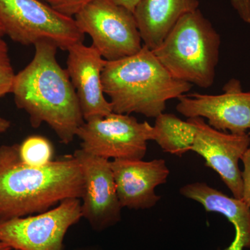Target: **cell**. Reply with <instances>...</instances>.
Wrapping results in <instances>:
<instances>
[{"mask_svg":"<svg viewBox=\"0 0 250 250\" xmlns=\"http://www.w3.org/2000/svg\"><path fill=\"white\" fill-rule=\"evenodd\" d=\"M82 218L81 199H66L38 215L0 218V241L13 250H62L67 230Z\"/></svg>","mask_w":250,"mask_h":250,"instance_id":"obj_8","label":"cell"},{"mask_svg":"<svg viewBox=\"0 0 250 250\" xmlns=\"http://www.w3.org/2000/svg\"><path fill=\"white\" fill-rule=\"evenodd\" d=\"M113 2L126 8V9L129 10L131 12L134 13L136 6L140 2L141 0H112Z\"/></svg>","mask_w":250,"mask_h":250,"instance_id":"obj_22","label":"cell"},{"mask_svg":"<svg viewBox=\"0 0 250 250\" xmlns=\"http://www.w3.org/2000/svg\"><path fill=\"white\" fill-rule=\"evenodd\" d=\"M197 130L196 125L191 118L183 121L175 115L163 113L156 118L152 141L164 152L182 156L191 151Z\"/></svg>","mask_w":250,"mask_h":250,"instance_id":"obj_16","label":"cell"},{"mask_svg":"<svg viewBox=\"0 0 250 250\" xmlns=\"http://www.w3.org/2000/svg\"><path fill=\"white\" fill-rule=\"evenodd\" d=\"M11 247L8 246L6 243L0 241V250H12Z\"/></svg>","mask_w":250,"mask_h":250,"instance_id":"obj_24","label":"cell"},{"mask_svg":"<svg viewBox=\"0 0 250 250\" xmlns=\"http://www.w3.org/2000/svg\"><path fill=\"white\" fill-rule=\"evenodd\" d=\"M4 35H5L4 29H3L2 26L0 24V36H3Z\"/></svg>","mask_w":250,"mask_h":250,"instance_id":"obj_25","label":"cell"},{"mask_svg":"<svg viewBox=\"0 0 250 250\" xmlns=\"http://www.w3.org/2000/svg\"><path fill=\"white\" fill-rule=\"evenodd\" d=\"M84 188L73 155L41 167L23 164L19 144L0 147V218L24 217L50 209L69 198H82Z\"/></svg>","mask_w":250,"mask_h":250,"instance_id":"obj_2","label":"cell"},{"mask_svg":"<svg viewBox=\"0 0 250 250\" xmlns=\"http://www.w3.org/2000/svg\"></svg>","mask_w":250,"mask_h":250,"instance_id":"obj_28","label":"cell"},{"mask_svg":"<svg viewBox=\"0 0 250 250\" xmlns=\"http://www.w3.org/2000/svg\"><path fill=\"white\" fill-rule=\"evenodd\" d=\"M153 126L134 116L113 112L103 118L84 121L77 133L81 149L109 159L142 160L147 141H152Z\"/></svg>","mask_w":250,"mask_h":250,"instance_id":"obj_7","label":"cell"},{"mask_svg":"<svg viewBox=\"0 0 250 250\" xmlns=\"http://www.w3.org/2000/svg\"><path fill=\"white\" fill-rule=\"evenodd\" d=\"M199 4L198 0H141L134 15L144 45L157 48L179 20Z\"/></svg>","mask_w":250,"mask_h":250,"instance_id":"obj_15","label":"cell"},{"mask_svg":"<svg viewBox=\"0 0 250 250\" xmlns=\"http://www.w3.org/2000/svg\"><path fill=\"white\" fill-rule=\"evenodd\" d=\"M102 80L113 112L140 113L147 118L159 116L168 100L181 98L192 87L174 78L144 45L134 55L106 61Z\"/></svg>","mask_w":250,"mask_h":250,"instance_id":"obj_3","label":"cell"},{"mask_svg":"<svg viewBox=\"0 0 250 250\" xmlns=\"http://www.w3.org/2000/svg\"><path fill=\"white\" fill-rule=\"evenodd\" d=\"M230 1L242 21L250 24V0H230Z\"/></svg>","mask_w":250,"mask_h":250,"instance_id":"obj_21","label":"cell"},{"mask_svg":"<svg viewBox=\"0 0 250 250\" xmlns=\"http://www.w3.org/2000/svg\"><path fill=\"white\" fill-rule=\"evenodd\" d=\"M45 4L68 17H75L81 10L93 0H41Z\"/></svg>","mask_w":250,"mask_h":250,"instance_id":"obj_19","label":"cell"},{"mask_svg":"<svg viewBox=\"0 0 250 250\" xmlns=\"http://www.w3.org/2000/svg\"><path fill=\"white\" fill-rule=\"evenodd\" d=\"M78 250H98L95 249V248H84V249Z\"/></svg>","mask_w":250,"mask_h":250,"instance_id":"obj_26","label":"cell"},{"mask_svg":"<svg viewBox=\"0 0 250 250\" xmlns=\"http://www.w3.org/2000/svg\"><path fill=\"white\" fill-rule=\"evenodd\" d=\"M0 24L6 35L23 45L49 41L67 51L84 40L74 18L41 0H0Z\"/></svg>","mask_w":250,"mask_h":250,"instance_id":"obj_5","label":"cell"},{"mask_svg":"<svg viewBox=\"0 0 250 250\" xmlns=\"http://www.w3.org/2000/svg\"><path fill=\"white\" fill-rule=\"evenodd\" d=\"M16 74L11 65L9 47L0 36V99L12 93Z\"/></svg>","mask_w":250,"mask_h":250,"instance_id":"obj_18","label":"cell"},{"mask_svg":"<svg viewBox=\"0 0 250 250\" xmlns=\"http://www.w3.org/2000/svg\"><path fill=\"white\" fill-rule=\"evenodd\" d=\"M11 123L8 120L0 117V134L6 132L9 129Z\"/></svg>","mask_w":250,"mask_h":250,"instance_id":"obj_23","label":"cell"},{"mask_svg":"<svg viewBox=\"0 0 250 250\" xmlns=\"http://www.w3.org/2000/svg\"><path fill=\"white\" fill-rule=\"evenodd\" d=\"M184 197L199 202L207 212L225 217L235 228L234 240L224 250L250 249V209L242 199L230 197L203 182L188 184L179 190Z\"/></svg>","mask_w":250,"mask_h":250,"instance_id":"obj_14","label":"cell"},{"mask_svg":"<svg viewBox=\"0 0 250 250\" xmlns=\"http://www.w3.org/2000/svg\"></svg>","mask_w":250,"mask_h":250,"instance_id":"obj_27","label":"cell"},{"mask_svg":"<svg viewBox=\"0 0 250 250\" xmlns=\"http://www.w3.org/2000/svg\"><path fill=\"white\" fill-rule=\"evenodd\" d=\"M74 19L81 32L90 36L92 46L107 62L134 55L142 49L134 13L112 0H93Z\"/></svg>","mask_w":250,"mask_h":250,"instance_id":"obj_6","label":"cell"},{"mask_svg":"<svg viewBox=\"0 0 250 250\" xmlns=\"http://www.w3.org/2000/svg\"><path fill=\"white\" fill-rule=\"evenodd\" d=\"M73 156L80 163L84 182L81 198L82 218L95 231L113 226L121 220L123 207L117 194L111 161L81 148Z\"/></svg>","mask_w":250,"mask_h":250,"instance_id":"obj_9","label":"cell"},{"mask_svg":"<svg viewBox=\"0 0 250 250\" xmlns=\"http://www.w3.org/2000/svg\"><path fill=\"white\" fill-rule=\"evenodd\" d=\"M197 134L191 151L202 156L205 166L213 169L233 194L242 199L243 180L238 163L250 146V134H228L218 131L201 117L191 118Z\"/></svg>","mask_w":250,"mask_h":250,"instance_id":"obj_11","label":"cell"},{"mask_svg":"<svg viewBox=\"0 0 250 250\" xmlns=\"http://www.w3.org/2000/svg\"><path fill=\"white\" fill-rule=\"evenodd\" d=\"M243 171L241 172L243 180V197L242 200L250 209V146L241 159Z\"/></svg>","mask_w":250,"mask_h":250,"instance_id":"obj_20","label":"cell"},{"mask_svg":"<svg viewBox=\"0 0 250 250\" xmlns=\"http://www.w3.org/2000/svg\"><path fill=\"white\" fill-rule=\"evenodd\" d=\"M111 166L123 208L147 209L160 200L155 188L166 184L170 174L165 160L115 159L111 161Z\"/></svg>","mask_w":250,"mask_h":250,"instance_id":"obj_13","label":"cell"},{"mask_svg":"<svg viewBox=\"0 0 250 250\" xmlns=\"http://www.w3.org/2000/svg\"><path fill=\"white\" fill-rule=\"evenodd\" d=\"M220 43L218 33L197 9L184 15L152 51L174 78L208 88L214 82Z\"/></svg>","mask_w":250,"mask_h":250,"instance_id":"obj_4","label":"cell"},{"mask_svg":"<svg viewBox=\"0 0 250 250\" xmlns=\"http://www.w3.org/2000/svg\"><path fill=\"white\" fill-rule=\"evenodd\" d=\"M220 95L193 93L179 98L176 108L187 118L201 117L218 131L245 134L250 129V92H244L241 82L231 79Z\"/></svg>","mask_w":250,"mask_h":250,"instance_id":"obj_10","label":"cell"},{"mask_svg":"<svg viewBox=\"0 0 250 250\" xmlns=\"http://www.w3.org/2000/svg\"><path fill=\"white\" fill-rule=\"evenodd\" d=\"M67 72L76 92L84 121L113 113L104 92L102 75L106 61L93 46L75 44L68 49Z\"/></svg>","mask_w":250,"mask_h":250,"instance_id":"obj_12","label":"cell"},{"mask_svg":"<svg viewBox=\"0 0 250 250\" xmlns=\"http://www.w3.org/2000/svg\"><path fill=\"white\" fill-rule=\"evenodd\" d=\"M34 47L32 61L16 75L15 103L27 112L33 127L46 123L61 142L69 144L84 123L76 92L67 70L57 62L58 47L49 41Z\"/></svg>","mask_w":250,"mask_h":250,"instance_id":"obj_1","label":"cell"},{"mask_svg":"<svg viewBox=\"0 0 250 250\" xmlns=\"http://www.w3.org/2000/svg\"><path fill=\"white\" fill-rule=\"evenodd\" d=\"M54 147L52 143L43 136L26 138L19 145V156L23 164L31 167H41L52 162Z\"/></svg>","mask_w":250,"mask_h":250,"instance_id":"obj_17","label":"cell"}]
</instances>
